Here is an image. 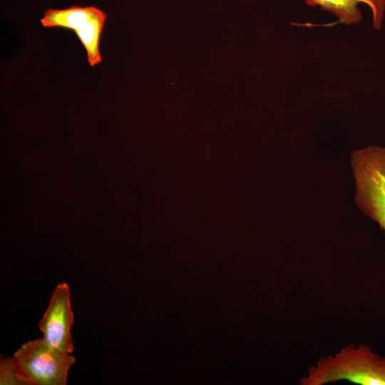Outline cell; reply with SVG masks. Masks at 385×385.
Masks as SVG:
<instances>
[{
	"mask_svg": "<svg viewBox=\"0 0 385 385\" xmlns=\"http://www.w3.org/2000/svg\"><path fill=\"white\" fill-rule=\"evenodd\" d=\"M340 380L363 385H385V356L365 344H349L322 358L300 379L302 385H322Z\"/></svg>",
	"mask_w": 385,
	"mask_h": 385,
	"instance_id": "obj_1",
	"label": "cell"
},
{
	"mask_svg": "<svg viewBox=\"0 0 385 385\" xmlns=\"http://www.w3.org/2000/svg\"><path fill=\"white\" fill-rule=\"evenodd\" d=\"M10 360L20 385H66L76 359L41 337L23 344Z\"/></svg>",
	"mask_w": 385,
	"mask_h": 385,
	"instance_id": "obj_2",
	"label": "cell"
},
{
	"mask_svg": "<svg viewBox=\"0 0 385 385\" xmlns=\"http://www.w3.org/2000/svg\"><path fill=\"white\" fill-rule=\"evenodd\" d=\"M355 202L385 234V148L369 146L351 154Z\"/></svg>",
	"mask_w": 385,
	"mask_h": 385,
	"instance_id": "obj_3",
	"label": "cell"
},
{
	"mask_svg": "<svg viewBox=\"0 0 385 385\" xmlns=\"http://www.w3.org/2000/svg\"><path fill=\"white\" fill-rule=\"evenodd\" d=\"M73 322L70 288L66 282H61L55 287L48 307L38 322L42 338L53 348L72 354L74 349L71 333Z\"/></svg>",
	"mask_w": 385,
	"mask_h": 385,
	"instance_id": "obj_4",
	"label": "cell"
},
{
	"mask_svg": "<svg viewBox=\"0 0 385 385\" xmlns=\"http://www.w3.org/2000/svg\"><path fill=\"white\" fill-rule=\"evenodd\" d=\"M312 7L319 6L321 9L333 14L339 23L351 26L359 24L362 14L359 4H366L372 14L373 26L379 29L381 26L385 11V0H304Z\"/></svg>",
	"mask_w": 385,
	"mask_h": 385,
	"instance_id": "obj_5",
	"label": "cell"
},
{
	"mask_svg": "<svg viewBox=\"0 0 385 385\" xmlns=\"http://www.w3.org/2000/svg\"><path fill=\"white\" fill-rule=\"evenodd\" d=\"M103 11L94 6H72L64 9H48L44 11L41 23L46 28H63L74 32Z\"/></svg>",
	"mask_w": 385,
	"mask_h": 385,
	"instance_id": "obj_6",
	"label": "cell"
},
{
	"mask_svg": "<svg viewBox=\"0 0 385 385\" xmlns=\"http://www.w3.org/2000/svg\"><path fill=\"white\" fill-rule=\"evenodd\" d=\"M106 20L107 15L102 11L75 31L86 50L88 62L92 67L98 65L102 61L99 44Z\"/></svg>",
	"mask_w": 385,
	"mask_h": 385,
	"instance_id": "obj_7",
	"label": "cell"
},
{
	"mask_svg": "<svg viewBox=\"0 0 385 385\" xmlns=\"http://www.w3.org/2000/svg\"><path fill=\"white\" fill-rule=\"evenodd\" d=\"M0 384L19 385L20 382L11 366L10 358L1 357L0 363Z\"/></svg>",
	"mask_w": 385,
	"mask_h": 385,
	"instance_id": "obj_8",
	"label": "cell"
}]
</instances>
